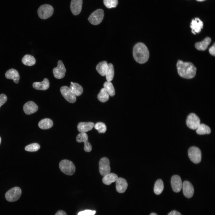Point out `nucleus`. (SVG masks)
I'll list each match as a JSON object with an SVG mask.
<instances>
[{
  "label": "nucleus",
  "mask_w": 215,
  "mask_h": 215,
  "mask_svg": "<svg viewBox=\"0 0 215 215\" xmlns=\"http://www.w3.org/2000/svg\"><path fill=\"white\" fill-rule=\"evenodd\" d=\"M1 137H0V144H1Z\"/></svg>",
  "instance_id": "43"
},
{
  "label": "nucleus",
  "mask_w": 215,
  "mask_h": 215,
  "mask_svg": "<svg viewBox=\"0 0 215 215\" xmlns=\"http://www.w3.org/2000/svg\"><path fill=\"white\" fill-rule=\"evenodd\" d=\"M104 16V12L102 9H99L93 12L89 16L88 20L92 24L96 25L102 21Z\"/></svg>",
  "instance_id": "6"
},
{
  "label": "nucleus",
  "mask_w": 215,
  "mask_h": 215,
  "mask_svg": "<svg viewBox=\"0 0 215 215\" xmlns=\"http://www.w3.org/2000/svg\"><path fill=\"white\" fill-rule=\"evenodd\" d=\"M22 194V190L18 187H13L7 191L5 194L6 199L9 202H13L18 200Z\"/></svg>",
  "instance_id": "5"
},
{
  "label": "nucleus",
  "mask_w": 215,
  "mask_h": 215,
  "mask_svg": "<svg viewBox=\"0 0 215 215\" xmlns=\"http://www.w3.org/2000/svg\"><path fill=\"white\" fill-rule=\"evenodd\" d=\"M215 45L214 43L213 45L211 46L209 49V51L210 54L214 56L215 55Z\"/></svg>",
  "instance_id": "38"
},
{
  "label": "nucleus",
  "mask_w": 215,
  "mask_h": 215,
  "mask_svg": "<svg viewBox=\"0 0 215 215\" xmlns=\"http://www.w3.org/2000/svg\"><path fill=\"white\" fill-rule=\"evenodd\" d=\"M118 178L117 175L113 173H109L104 176L102 179L103 183L107 185L116 182Z\"/></svg>",
  "instance_id": "23"
},
{
  "label": "nucleus",
  "mask_w": 215,
  "mask_h": 215,
  "mask_svg": "<svg viewBox=\"0 0 215 215\" xmlns=\"http://www.w3.org/2000/svg\"><path fill=\"white\" fill-rule=\"evenodd\" d=\"M103 3L107 8H110L116 7L118 3V0H103Z\"/></svg>",
  "instance_id": "35"
},
{
  "label": "nucleus",
  "mask_w": 215,
  "mask_h": 215,
  "mask_svg": "<svg viewBox=\"0 0 215 215\" xmlns=\"http://www.w3.org/2000/svg\"><path fill=\"white\" fill-rule=\"evenodd\" d=\"M133 56L135 60L140 64H143L148 60L149 53L148 50L145 44L139 42L134 46Z\"/></svg>",
  "instance_id": "2"
},
{
  "label": "nucleus",
  "mask_w": 215,
  "mask_h": 215,
  "mask_svg": "<svg viewBox=\"0 0 215 215\" xmlns=\"http://www.w3.org/2000/svg\"><path fill=\"white\" fill-rule=\"evenodd\" d=\"M99 100L102 102L107 101L109 99V95L104 88H102L97 96Z\"/></svg>",
  "instance_id": "31"
},
{
  "label": "nucleus",
  "mask_w": 215,
  "mask_h": 215,
  "mask_svg": "<svg viewBox=\"0 0 215 215\" xmlns=\"http://www.w3.org/2000/svg\"><path fill=\"white\" fill-rule=\"evenodd\" d=\"M73 83V82H71L70 83H71V84H72Z\"/></svg>",
  "instance_id": "44"
},
{
  "label": "nucleus",
  "mask_w": 215,
  "mask_h": 215,
  "mask_svg": "<svg viewBox=\"0 0 215 215\" xmlns=\"http://www.w3.org/2000/svg\"><path fill=\"white\" fill-rule=\"evenodd\" d=\"M183 193L186 198H190L194 195V189L192 184L189 181H184L182 184Z\"/></svg>",
  "instance_id": "13"
},
{
  "label": "nucleus",
  "mask_w": 215,
  "mask_h": 215,
  "mask_svg": "<svg viewBox=\"0 0 215 215\" xmlns=\"http://www.w3.org/2000/svg\"><path fill=\"white\" fill-rule=\"evenodd\" d=\"M22 62L25 65L32 66L36 63V61L35 58L32 55L26 54L22 58Z\"/></svg>",
  "instance_id": "27"
},
{
  "label": "nucleus",
  "mask_w": 215,
  "mask_h": 215,
  "mask_svg": "<svg viewBox=\"0 0 215 215\" xmlns=\"http://www.w3.org/2000/svg\"><path fill=\"white\" fill-rule=\"evenodd\" d=\"M60 90L63 96L68 102L73 103L76 101V96L68 86H63L61 87Z\"/></svg>",
  "instance_id": "10"
},
{
  "label": "nucleus",
  "mask_w": 215,
  "mask_h": 215,
  "mask_svg": "<svg viewBox=\"0 0 215 215\" xmlns=\"http://www.w3.org/2000/svg\"><path fill=\"white\" fill-rule=\"evenodd\" d=\"M54 9L50 5L44 4L41 5L38 9L37 13L39 18L45 19L51 17L53 14Z\"/></svg>",
  "instance_id": "4"
},
{
  "label": "nucleus",
  "mask_w": 215,
  "mask_h": 215,
  "mask_svg": "<svg viewBox=\"0 0 215 215\" xmlns=\"http://www.w3.org/2000/svg\"><path fill=\"white\" fill-rule=\"evenodd\" d=\"M66 72V69L62 62L59 61L57 66L53 70L54 77L57 79H62L64 76Z\"/></svg>",
  "instance_id": "11"
},
{
  "label": "nucleus",
  "mask_w": 215,
  "mask_h": 215,
  "mask_svg": "<svg viewBox=\"0 0 215 215\" xmlns=\"http://www.w3.org/2000/svg\"><path fill=\"white\" fill-rule=\"evenodd\" d=\"M150 215H157L156 214L154 213H151Z\"/></svg>",
  "instance_id": "41"
},
{
  "label": "nucleus",
  "mask_w": 215,
  "mask_h": 215,
  "mask_svg": "<svg viewBox=\"0 0 215 215\" xmlns=\"http://www.w3.org/2000/svg\"><path fill=\"white\" fill-rule=\"evenodd\" d=\"M114 74V71L113 65L111 63L108 64L105 75L107 81H111L113 79Z\"/></svg>",
  "instance_id": "29"
},
{
  "label": "nucleus",
  "mask_w": 215,
  "mask_h": 215,
  "mask_svg": "<svg viewBox=\"0 0 215 215\" xmlns=\"http://www.w3.org/2000/svg\"><path fill=\"white\" fill-rule=\"evenodd\" d=\"M188 155L191 160L194 163L198 164L201 161V152L197 147L193 146L190 148L188 150Z\"/></svg>",
  "instance_id": "7"
},
{
  "label": "nucleus",
  "mask_w": 215,
  "mask_h": 215,
  "mask_svg": "<svg viewBox=\"0 0 215 215\" xmlns=\"http://www.w3.org/2000/svg\"><path fill=\"white\" fill-rule=\"evenodd\" d=\"M108 65V64L106 61L100 62L96 66V70L101 75L105 76Z\"/></svg>",
  "instance_id": "26"
},
{
  "label": "nucleus",
  "mask_w": 215,
  "mask_h": 215,
  "mask_svg": "<svg viewBox=\"0 0 215 215\" xmlns=\"http://www.w3.org/2000/svg\"><path fill=\"white\" fill-rule=\"evenodd\" d=\"M196 132L199 135L210 134L211 132L210 128L204 124H200L196 129Z\"/></svg>",
  "instance_id": "28"
},
{
  "label": "nucleus",
  "mask_w": 215,
  "mask_h": 215,
  "mask_svg": "<svg viewBox=\"0 0 215 215\" xmlns=\"http://www.w3.org/2000/svg\"><path fill=\"white\" fill-rule=\"evenodd\" d=\"M211 41V39L209 37L205 38L201 42H198L195 44L196 48L199 50L204 51L208 48Z\"/></svg>",
  "instance_id": "22"
},
{
  "label": "nucleus",
  "mask_w": 215,
  "mask_h": 215,
  "mask_svg": "<svg viewBox=\"0 0 215 215\" xmlns=\"http://www.w3.org/2000/svg\"><path fill=\"white\" fill-rule=\"evenodd\" d=\"M59 168L64 173L68 175H73L75 171V167L73 163L70 161L64 159L60 161Z\"/></svg>",
  "instance_id": "3"
},
{
  "label": "nucleus",
  "mask_w": 215,
  "mask_h": 215,
  "mask_svg": "<svg viewBox=\"0 0 215 215\" xmlns=\"http://www.w3.org/2000/svg\"><path fill=\"white\" fill-rule=\"evenodd\" d=\"M168 215H182L178 211L173 210L169 213Z\"/></svg>",
  "instance_id": "39"
},
{
  "label": "nucleus",
  "mask_w": 215,
  "mask_h": 215,
  "mask_svg": "<svg viewBox=\"0 0 215 215\" xmlns=\"http://www.w3.org/2000/svg\"><path fill=\"white\" fill-rule=\"evenodd\" d=\"M40 148V146L38 144L33 143L26 146L25 149L27 151L33 152L37 151Z\"/></svg>",
  "instance_id": "34"
},
{
  "label": "nucleus",
  "mask_w": 215,
  "mask_h": 215,
  "mask_svg": "<svg viewBox=\"0 0 215 215\" xmlns=\"http://www.w3.org/2000/svg\"><path fill=\"white\" fill-rule=\"evenodd\" d=\"M94 125V124L92 122H80L78 125L77 129L81 133H85L91 130Z\"/></svg>",
  "instance_id": "20"
},
{
  "label": "nucleus",
  "mask_w": 215,
  "mask_h": 215,
  "mask_svg": "<svg viewBox=\"0 0 215 215\" xmlns=\"http://www.w3.org/2000/svg\"><path fill=\"white\" fill-rule=\"evenodd\" d=\"M7 99L5 95L3 93L0 94V107L6 102Z\"/></svg>",
  "instance_id": "37"
},
{
  "label": "nucleus",
  "mask_w": 215,
  "mask_h": 215,
  "mask_svg": "<svg viewBox=\"0 0 215 215\" xmlns=\"http://www.w3.org/2000/svg\"><path fill=\"white\" fill-rule=\"evenodd\" d=\"M55 215H67L66 213L63 210H60L58 211Z\"/></svg>",
  "instance_id": "40"
},
{
  "label": "nucleus",
  "mask_w": 215,
  "mask_h": 215,
  "mask_svg": "<svg viewBox=\"0 0 215 215\" xmlns=\"http://www.w3.org/2000/svg\"><path fill=\"white\" fill-rule=\"evenodd\" d=\"M99 171L100 174L104 176L110 173V168L109 159L105 157L100 159L99 162Z\"/></svg>",
  "instance_id": "9"
},
{
  "label": "nucleus",
  "mask_w": 215,
  "mask_h": 215,
  "mask_svg": "<svg viewBox=\"0 0 215 215\" xmlns=\"http://www.w3.org/2000/svg\"><path fill=\"white\" fill-rule=\"evenodd\" d=\"M163 189L164 184L162 180L161 179L157 180L154 185V193L156 195H159L162 192Z\"/></svg>",
  "instance_id": "30"
},
{
  "label": "nucleus",
  "mask_w": 215,
  "mask_h": 215,
  "mask_svg": "<svg viewBox=\"0 0 215 215\" xmlns=\"http://www.w3.org/2000/svg\"><path fill=\"white\" fill-rule=\"evenodd\" d=\"M96 212V211H95L86 210L79 212L77 215H94Z\"/></svg>",
  "instance_id": "36"
},
{
  "label": "nucleus",
  "mask_w": 215,
  "mask_h": 215,
  "mask_svg": "<svg viewBox=\"0 0 215 215\" xmlns=\"http://www.w3.org/2000/svg\"><path fill=\"white\" fill-rule=\"evenodd\" d=\"M76 140L78 142H84V150L87 152H90L92 150V146L88 141V136L85 133H81L76 137Z\"/></svg>",
  "instance_id": "12"
},
{
  "label": "nucleus",
  "mask_w": 215,
  "mask_h": 215,
  "mask_svg": "<svg viewBox=\"0 0 215 215\" xmlns=\"http://www.w3.org/2000/svg\"><path fill=\"white\" fill-rule=\"evenodd\" d=\"M53 125V121L48 118L41 120L38 124L39 127L42 129H47L51 128Z\"/></svg>",
  "instance_id": "25"
},
{
  "label": "nucleus",
  "mask_w": 215,
  "mask_h": 215,
  "mask_svg": "<svg viewBox=\"0 0 215 215\" xmlns=\"http://www.w3.org/2000/svg\"><path fill=\"white\" fill-rule=\"evenodd\" d=\"M116 189L118 192L122 193L124 192L128 187L126 180L121 177L118 178L116 181Z\"/></svg>",
  "instance_id": "18"
},
{
  "label": "nucleus",
  "mask_w": 215,
  "mask_h": 215,
  "mask_svg": "<svg viewBox=\"0 0 215 215\" xmlns=\"http://www.w3.org/2000/svg\"><path fill=\"white\" fill-rule=\"evenodd\" d=\"M104 87L109 96H113L115 95V90L114 87L110 82H105L103 85Z\"/></svg>",
  "instance_id": "32"
},
{
  "label": "nucleus",
  "mask_w": 215,
  "mask_h": 215,
  "mask_svg": "<svg viewBox=\"0 0 215 215\" xmlns=\"http://www.w3.org/2000/svg\"><path fill=\"white\" fill-rule=\"evenodd\" d=\"M203 25V22L199 18L192 19L190 25L191 32L195 35L199 33L202 29Z\"/></svg>",
  "instance_id": "14"
},
{
  "label": "nucleus",
  "mask_w": 215,
  "mask_h": 215,
  "mask_svg": "<svg viewBox=\"0 0 215 215\" xmlns=\"http://www.w3.org/2000/svg\"><path fill=\"white\" fill-rule=\"evenodd\" d=\"M49 82L48 79L45 78L42 82H34L33 83V87L35 89L41 90H46L49 86Z\"/></svg>",
  "instance_id": "21"
},
{
  "label": "nucleus",
  "mask_w": 215,
  "mask_h": 215,
  "mask_svg": "<svg viewBox=\"0 0 215 215\" xmlns=\"http://www.w3.org/2000/svg\"><path fill=\"white\" fill-rule=\"evenodd\" d=\"M179 75L182 77L191 79L194 77L196 74V68L191 63L184 62L179 60L176 64Z\"/></svg>",
  "instance_id": "1"
},
{
  "label": "nucleus",
  "mask_w": 215,
  "mask_h": 215,
  "mask_svg": "<svg viewBox=\"0 0 215 215\" xmlns=\"http://www.w3.org/2000/svg\"><path fill=\"white\" fill-rule=\"evenodd\" d=\"M70 88L75 96H79L83 93V89L81 86L76 83L71 84Z\"/></svg>",
  "instance_id": "24"
},
{
  "label": "nucleus",
  "mask_w": 215,
  "mask_h": 215,
  "mask_svg": "<svg viewBox=\"0 0 215 215\" xmlns=\"http://www.w3.org/2000/svg\"><path fill=\"white\" fill-rule=\"evenodd\" d=\"M186 123L187 126L190 129L196 130L200 124V120L195 114L191 113L188 116Z\"/></svg>",
  "instance_id": "8"
},
{
  "label": "nucleus",
  "mask_w": 215,
  "mask_h": 215,
  "mask_svg": "<svg viewBox=\"0 0 215 215\" xmlns=\"http://www.w3.org/2000/svg\"><path fill=\"white\" fill-rule=\"evenodd\" d=\"M82 4V0H71L70 8L72 13L77 15L81 12Z\"/></svg>",
  "instance_id": "16"
},
{
  "label": "nucleus",
  "mask_w": 215,
  "mask_h": 215,
  "mask_svg": "<svg viewBox=\"0 0 215 215\" xmlns=\"http://www.w3.org/2000/svg\"><path fill=\"white\" fill-rule=\"evenodd\" d=\"M196 0L197 1H205V0Z\"/></svg>",
  "instance_id": "42"
},
{
  "label": "nucleus",
  "mask_w": 215,
  "mask_h": 215,
  "mask_svg": "<svg viewBox=\"0 0 215 215\" xmlns=\"http://www.w3.org/2000/svg\"><path fill=\"white\" fill-rule=\"evenodd\" d=\"M37 105L32 101H29L24 104L23 110L27 115H30L36 112L38 110Z\"/></svg>",
  "instance_id": "17"
},
{
  "label": "nucleus",
  "mask_w": 215,
  "mask_h": 215,
  "mask_svg": "<svg viewBox=\"0 0 215 215\" xmlns=\"http://www.w3.org/2000/svg\"><path fill=\"white\" fill-rule=\"evenodd\" d=\"M171 184L173 191L178 193L180 191L182 187V181L180 177L177 175L173 176L171 178Z\"/></svg>",
  "instance_id": "15"
},
{
  "label": "nucleus",
  "mask_w": 215,
  "mask_h": 215,
  "mask_svg": "<svg viewBox=\"0 0 215 215\" xmlns=\"http://www.w3.org/2000/svg\"><path fill=\"white\" fill-rule=\"evenodd\" d=\"M5 76L7 79H13L15 83L17 84L19 82V74L15 69L12 68L7 70L5 73Z\"/></svg>",
  "instance_id": "19"
},
{
  "label": "nucleus",
  "mask_w": 215,
  "mask_h": 215,
  "mask_svg": "<svg viewBox=\"0 0 215 215\" xmlns=\"http://www.w3.org/2000/svg\"><path fill=\"white\" fill-rule=\"evenodd\" d=\"M95 129L97 130L99 133H105L107 129L105 123L102 122H98L94 125Z\"/></svg>",
  "instance_id": "33"
}]
</instances>
